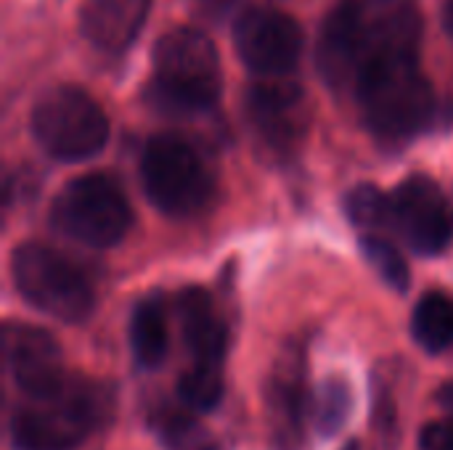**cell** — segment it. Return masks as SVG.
<instances>
[{"label": "cell", "mask_w": 453, "mask_h": 450, "mask_svg": "<svg viewBox=\"0 0 453 450\" xmlns=\"http://www.w3.org/2000/svg\"><path fill=\"white\" fill-rule=\"evenodd\" d=\"M422 16L414 0H340L324 21L319 66L332 85H356L364 69L398 53H419Z\"/></svg>", "instance_id": "obj_1"}, {"label": "cell", "mask_w": 453, "mask_h": 450, "mask_svg": "<svg viewBox=\"0 0 453 450\" xmlns=\"http://www.w3.org/2000/svg\"><path fill=\"white\" fill-rule=\"evenodd\" d=\"M353 90L372 133L388 141L425 130L435 111V93L419 66V53H398L372 64Z\"/></svg>", "instance_id": "obj_2"}, {"label": "cell", "mask_w": 453, "mask_h": 450, "mask_svg": "<svg viewBox=\"0 0 453 450\" xmlns=\"http://www.w3.org/2000/svg\"><path fill=\"white\" fill-rule=\"evenodd\" d=\"M223 72L212 40L191 27L167 29L154 45V90L170 109L204 111L220 98Z\"/></svg>", "instance_id": "obj_3"}, {"label": "cell", "mask_w": 453, "mask_h": 450, "mask_svg": "<svg viewBox=\"0 0 453 450\" xmlns=\"http://www.w3.org/2000/svg\"><path fill=\"white\" fill-rule=\"evenodd\" d=\"M11 276L19 294L45 316L64 324H80L93 313L96 294L85 271L45 244L29 241L16 247Z\"/></svg>", "instance_id": "obj_4"}, {"label": "cell", "mask_w": 453, "mask_h": 450, "mask_svg": "<svg viewBox=\"0 0 453 450\" xmlns=\"http://www.w3.org/2000/svg\"><path fill=\"white\" fill-rule=\"evenodd\" d=\"M106 390L69 377L64 393L45 408H27L11 419V443L16 450H74L104 419Z\"/></svg>", "instance_id": "obj_5"}, {"label": "cell", "mask_w": 453, "mask_h": 450, "mask_svg": "<svg viewBox=\"0 0 453 450\" xmlns=\"http://www.w3.org/2000/svg\"><path fill=\"white\" fill-rule=\"evenodd\" d=\"M35 141L58 162L96 156L109 141V119L98 101L77 85L45 90L32 109Z\"/></svg>", "instance_id": "obj_6"}, {"label": "cell", "mask_w": 453, "mask_h": 450, "mask_svg": "<svg viewBox=\"0 0 453 450\" xmlns=\"http://www.w3.org/2000/svg\"><path fill=\"white\" fill-rule=\"evenodd\" d=\"M50 223L58 233L85 247L109 249L130 228V204L111 175L90 172L58 191L50 207Z\"/></svg>", "instance_id": "obj_7"}, {"label": "cell", "mask_w": 453, "mask_h": 450, "mask_svg": "<svg viewBox=\"0 0 453 450\" xmlns=\"http://www.w3.org/2000/svg\"><path fill=\"white\" fill-rule=\"evenodd\" d=\"M143 191L173 217L199 212L212 196V172L199 151L178 135H154L141 156Z\"/></svg>", "instance_id": "obj_8"}, {"label": "cell", "mask_w": 453, "mask_h": 450, "mask_svg": "<svg viewBox=\"0 0 453 450\" xmlns=\"http://www.w3.org/2000/svg\"><path fill=\"white\" fill-rule=\"evenodd\" d=\"M390 204V225L414 252L435 257L451 247L453 204L433 178H406L393 191Z\"/></svg>", "instance_id": "obj_9"}, {"label": "cell", "mask_w": 453, "mask_h": 450, "mask_svg": "<svg viewBox=\"0 0 453 450\" xmlns=\"http://www.w3.org/2000/svg\"><path fill=\"white\" fill-rule=\"evenodd\" d=\"M234 42L247 69L260 80L289 77L303 53V29L289 13L279 8L255 5L239 16Z\"/></svg>", "instance_id": "obj_10"}, {"label": "cell", "mask_w": 453, "mask_h": 450, "mask_svg": "<svg viewBox=\"0 0 453 450\" xmlns=\"http://www.w3.org/2000/svg\"><path fill=\"white\" fill-rule=\"evenodd\" d=\"M3 350L13 382L27 398L50 403L64 393L69 377L64 371L61 350L48 332L8 321L3 326Z\"/></svg>", "instance_id": "obj_11"}, {"label": "cell", "mask_w": 453, "mask_h": 450, "mask_svg": "<svg viewBox=\"0 0 453 450\" xmlns=\"http://www.w3.org/2000/svg\"><path fill=\"white\" fill-rule=\"evenodd\" d=\"M265 414L273 450H303L305 446V363L297 347L281 353L273 366L268 393H265Z\"/></svg>", "instance_id": "obj_12"}, {"label": "cell", "mask_w": 453, "mask_h": 450, "mask_svg": "<svg viewBox=\"0 0 453 450\" xmlns=\"http://www.w3.org/2000/svg\"><path fill=\"white\" fill-rule=\"evenodd\" d=\"M250 114L268 143L289 146L305 127V93L289 77H263L250 90Z\"/></svg>", "instance_id": "obj_13"}, {"label": "cell", "mask_w": 453, "mask_h": 450, "mask_svg": "<svg viewBox=\"0 0 453 450\" xmlns=\"http://www.w3.org/2000/svg\"><path fill=\"white\" fill-rule=\"evenodd\" d=\"M151 0H85L80 8L82 37L106 53L125 50L141 32Z\"/></svg>", "instance_id": "obj_14"}, {"label": "cell", "mask_w": 453, "mask_h": 450, "mask_svg": "<svg viewBox=\"0 0 453 450\" xmlns=\"http://www.w3.org/2000/svg\"><path fill=\"white\" fill-rule=\"evenodd\" d=\"M178 318L180 332L194 363L199 366H220L228 350V332L215 313L212 297L199 289H183L178 297Z\"/></svg>", "instance_id": "obj_15"}, {"label": "cell", "mask_w": 453, "mask_h": 450, "mask_svg": "<svg viewBox=\"0 0 453 450\" xmlns=\"http://www.w3.org/2000/svg\"><path fill=\"white\" fill-rule=\"evenodd\" d=\"M170 347L167 316L157 297H146L135 305L130 318V350L143 369H157Z\"/></svg>", "instance_id": "obj_16"}, {"label": "cell", "mask_w": 453, "mask_h": 450, "mask_svg": "<svg viewBox=\"0 0 453 450\" xmlns=\"http://www.w3.org/2000/svg\"><path fill=\"white\" fill-rule=\"evenodd\" d=\"M411 332L422 350L427 353H443L453 345V300L430 292L419 300L414 316H411Z\"/></svg>", "instance_id": "obj_17"}, {"label": "cell", "mask_w": 453, "mask_h": 450, "mask_svg": "<svg viewBox=\"0 0 453 450\" xmlns=\"http://www.w3.org/2000/svg\"><path fill=\"white\" fill-rule=\"evenodd\" d=\"M178 398L191 411H199V414L215 411L220 406V400H223L220 366H199V363H194V369H188L178 382Z\"/></svg>", "instance_id": "obj_18"}, {"label": "cell", "mask_w": 453, "mask_h": 450, "mask_svg": "<svg viewBox=\"0 0 453 450\" xmlns=\"http://www.w3.org/2000/svg\"><path fill=\"white\" fill-rule=\"evenodd\" d=\"M350 408H353L350 387L342 379H326L319 387L316 400H313V422H316V430L324 438L337 435L340 427L348 422Z\"/></svg>", "instance_id": "obj_19"}, {"label": "cell", "mask_w": 453, "mask_h": 450, "mask_svg": "<svg viewBox=\"0 0 453 450\" xmlns=\"http://www.w3.org/2000/svg\"><path fill=\"white\" fill-rule=\"evenodd\" d=\"M361 252H364L366 263L374 268V273L390 289H395V292L409 289V263L393 241H388L377 233H369L361 239Z\"/></svg>", "instance_id": "obj_20"}, {"label": "cell", "mask_w": 453, "mask_h": 450, "mask_svg": "<svg viewBox=\"0 0 453 450\" xmlns=\"http://www.w3.org/2000/svg\"><path fill=\"white\" fill-rule=\"evenodd\" d=\"M390 196L372 186V183H361L356 186L348 199H345V212L350 217L353 225L358 228H382V225H390Z\"/></svg>", "instance_id": "obj_21"}, {"label": "cell", "mask_w": 453, "mask_h": 450, "mask_svg": "<svg viewBox=\"0 0 453 450\" xmlns=\"http://www.w3.org/2000/svg\"><path fill=\"white\" fill-rule=\"evenodd\" d=\"M154 430L167 450H194L199 438V427L188 416L175 411H165L159 419H154Z\"/></svg>", "instance_id": "obj_22"}, {"label": "cell", "mask_w": 453, "mask_h": 450, "mask_svg": "<svg viewBox=\"0 0 453 450\" xmlns=\"http://www.w3.org/2000/svg\"><path fill=\"white\" fill-rule=\"evenodd\" d=\"M419 450H453V419L430 422L419 432Z\"/></svg>", "instance_id": "obj_23"}, {"label": "cell", "mask_w": 453, "mask_h": 450, "mask_svg": "<svg viewBox=\"0 0 453 450\" xmlns=\"http://www.w3.org/2000/svg\"><path fill=\"white\" fill-rule=\"evenodd\" d=\"M441 400H443V406L453 408V382L451 385H446V387L441 390Z\"/></svg>", "instance_id": "obj_24"}, {"label": "cell", "mask_w": 453, "mask_h": 450, "mask_svg": "<svg viewBox=\"0 0 453 450\" xmlns=\"http://www.w3.org/2000/svg\"><path fill=\"white\" fill-rule=\"evenodd\" d=\"M446 27L453 32V0H449V5H446Z\"/></svg>", "instance_id": "obj_25"}, {"label": "cell", "mask_w": 453, "mask_h": 450, "mask_svg": "<svg viewBox=\"0 0 453 450\" xmlns=\"http://www.w3.org/2000/svg\"><path fill=\"white\" fill-rule=\"evenodd\" d=\"M199 3H204V5H210V8H218V5H226V3H231V0H199Z\"/></svg>", "instance_id": "obj_26"}, {"label": "cell", "mask_w": 453, "mask_h": 450, "mask_svg": "<svg viewBox=\"0 0 453 450\" xmlns=\"http://www.w3.org/2000/svg\"><path fill=\"white\" fill-rule=\"evenodd\" d=\"M345 450H361V446H358V443H348V446H345Z\"/></svg>", "instance_id": "obj_27"}]
</instances>
